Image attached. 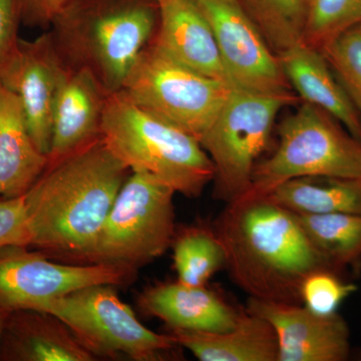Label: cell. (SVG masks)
<instances>
[{
    "label": "cell",
    "instance_id": "obj_1",
    "mask_svg": "<svg viewBox=\"0 0 361 361\" xmlns=\"http://www.w3.org/2000/svg\"><path fill=\"white\" fill-rule=\"evenodd\" d=\"M213 229L224 247L225 269L249 298L302 304L301 287L310 274H341L311 242L297 214L267 196L226 204Z\"/></svg>",
    "mask_w": 361,
    "mask_h": 361
},
{
    "label": "cell",
    "instance_id": "obj_2",
    "mask_svg": "<svg viewBox=\"0 0 361 361\" xmlns=\"http://www.w3.org/2000/svg\"><path fill=\"white\" fill-rule=\"evenodd\" d=\"M130 173L103 137L47 165L25 195L30 247L84 263Z\"/></svg>",
    "mask_w": 361,
    "mask_h": 361
},
{
    "label": "cell",
    "instance_id": "obj_3",
    "mask_svg": "<svg viewBox=\"0 0 361 361\" xmlns=\"http://www.w3.org/2000/svg\"><path fill=\"white\" fill-rule=\"evenodd\" d=\"M159 21L158 0H68L47 30L68 70L90 71L114 94L153 42Z\"/></svg>",
    "mask_w": 361,
    "mask_h": 361
},
{
    "label": "cell",
    "instance_id": "obj_4",
    "mask_svg": "<svg viewBox=\"0 0 361 361\" xmlns=\"http://www.w3.org/2000/svg\"><path fill=\"white\" fill-rule=\"evenodd\" d=\"M102 137L132 172L152 175L187 198H199L213 182L215 168L196 137L142 110L121 90L108 97Z\"/></svg>",
    "mask_w": 361,
    "mask_h": 361
},
{
    "label": "cell",
    "instance_id": "obj_5",
    "mask_svg": "<svg viewBox=\"0 0 361 361\" xmlns=\"http://www.w3.org/2000/svg\"><path fill=\"white\" fill-rule=\"evenodd\" d=\"M278 134L276 151L256 165L246 195L266 196L297 178L361 177V142L318 106L304 103L285 118Z\"/></svg>",
    "mask_w": 361,
    "mask_h": 361
},
{
    "label": "cell",
    "instance_id": "obj_6",
    "mask_svg": "<svg viewBox=\"0 0 361 361\" xmlns=\"http://www.w3.org/2000/svg\"><path fill=\"white\" fill-rule=\"evenodd\" d=\"M175 190L142 172L130 173L84 264L137 271L161 257L176 231Z\"/></svg>",
    "mask_w": 361,
    "mask_h": 361
},
{
    "label": "cell",
    "instance_id": "obj_7",
    "mask_svg": "<svg viewBox=\"0 0 361 361\" xmlns=\"http://www.w3.org/2000/svg\"><path fill=\"white\" fill-rule=\"evenodd\" d=\"M298 97L291 92L256 94L233 90L200 140L214 168V198L232 203L250 190L256 161L265 151L278 113Z\"/></svg>",
    "mask_w": 361,
    "mask_h": 361
},
{
    "label": "cell",
    "instance_id": "obj_8",
    "mask_svg": "<svg viewBox=\"0 0 361 361\" xmlns=\"http://www.w3.org/2000/svg\"><path fill=\"white\" fill-rule=\"evenodd\" d=\"M234 90L180 65L151 44L135 61L121 92L142 110L200 142Z\"/></svg>",
    "mask_w": 361,
    "mask_h": 361
},
{
    "label": "cell",
    "instance_id": "obj_9",
    "mask_svg": "<svg viewBox=\"0 0 361 361\" xmlns=\"http://www.w3.org/2000/svg\"><path fill=\"white\" fill-rule=\"evenodd\" d=\"M113 287H85L51 299L37 310L56 316L96 358L127 356L135 361L161 360L179 348L169 334L147 329Z\"/></svg>",
    "mask_w": 361,
    "mask_h": 361
},
{
    "label": "cell",
    "instance_id": "obj_10",
    "mask_svg": "<svg viewBox=\"0 0 361 361\" xmlns=\"http://www.w3.org/2000/svg\"><path fill=\"white\" fill-rule=\"evenodd\" d=\"M25 246L0 250V308L37 310L42 304L94 285L122 286L135 272L106 264H61Z\"/></svg>",
    "mask_w": 361,
    "mask_h": 361
},
{
    "label": "cell",
    "instance_id": "obj_11",
    "mask_svg": "<svg viewBox=\"0 0 361 361\" xmlns=\"http://www.w3.org/2000/svg\"><path fill=\"white\" fill-rule=\"evenodd\" d=\"M212 27L234 89L256 94L290 92L279 59L240 0H196Z\"/></svg>",
    "mask_w": 361,
    "mask_h": 361
},
{
    "label": "cell",
    "instance_id": "obj_12",
    "mask_svg": "<svg viewBox=\"0 0 361 361\" xmlns=\"http://www.w3.org/2000/svg\"><path fill=\"white\" fill-rule=\"evenodd\" d=\"M247 311L264 318L277 336V361H345L350 330L338 312L323 315L303 304L249 298Z\"/></svg>",
    "mask_w": 361,
    "mask_h": 361
},
{
    "label": "cell",
    "instance_id": "obj_13",
    "mask_svg": "<svg viewBox=\"0 0 361 361\" xmlns=\"http://www.w3.org/2000/svg\"><path fill=\"white\" fill-rule=\"evenodd\" d=\"M68 71L47 30L33 40L20 39L18 59L0 80L20 99L30 135L47 156L51 149L54 104Z\"/></svg>",
    "mask_w": 361,
    "mask_h": 361
},
{
    "label": "cell",
    "instance_id": "obj_14",
    "mask_svg": "<svg viewBox=\"0 0 361 361\" xmlns=\"http://www.w3.org/2000/svg\"><path fill=\"white\" fill-rule=\"evenodd\" d=\"M110 94L90 71H68L54 104L47 165L101 139L104 109Z\"/></svg>",
    "mask_w": 361,
    "mask_h": 361
},
{
    "label": "cell",
    "instance_id": "obj_15",
    "mask_svg": "<svg viewBox=\"0 0 361 361\" xmlns=\"http://www.w3.org/2000/svg\"><path fill=\"white\" fill-rule=\"evenodd\" d=\"M152 44L180 65L231 85L212 27L196 0L161 2L158 30Z\"/></svg>",
    "mask_w": 361,
    "mask_h": 361
},
{
    "label": "cell",
    "instance_id": "obj_16",
    "mask_svg": "<svg viewBox=\"0 0 361 361\" xmlns=\"http://www.w3.org/2000/svg\"><path fill=\"white\" fill-rule=\"evenodd\" d=\"M137 305L144 314L158 318L169 329L190 331H227L243 312L206 285L193 286L178 280L145 289Z\"/></svg>",
    "mask_w": 361,
    "mask_h": 361
},
{
    "label": "cell",
    "instance_id": "obj_17",
    "mask_svg": "<svg viewBox=\"0 0 361 361\" xmlns=\"http://www.w3.org/2000/svg\"><path fill=\"white\" fill-rule=\"evenodd\" d=\"M96 356L56 316L39 310L9 312L0 336L1 361H92Z\"/></svg>",
    "mask_w": 361,
    "mask_h": 361
},
{
    "label": "cell",
    "instance_id": "obj_18",
    "mask_svg": "<svg viewBox=\"0 0 361 361\" xmlns=\"http://www.w3.org/2000/svg\"><path fill=\"white\" fill-rule=\"evenodd\" d=\"M289 84L305 103L334 116L361 142V113L322 51L299 42L278 56Z\"/></svg>",
    "mask_w": 361,
    "mask_h": 361
},
{
    "label": "cell",
    "instance_id": "obj_19",
    "mask_svg": "<svg viewBox=\"0 0 361 361\" xmlns=\"http://www.w3.org/2000/svg\"><path fill=\"white\" fill-rule=\"evenodd\" d=\"M47 166L30 135L23 106L0 84V198L25 196Z\"/></svg>",
    "mask_w": 361,
    "mask_h": 361
},
{
    "label": "cell",
    "instance_id": "obj_20",
    "mask_svg": "<svg viewBox=\"0 0 361 361\" xmlns=\"http://www.w3.org/2000/svg\"><path fill=\"white\" fill-rule=\"evenodd\" d=\"M179 348L200 361H277L276 334L264 318L245 310L233 329L222 332L169 329Z\"/></svg>",
    "mask_w": 361,
    "mask_h": 361
},
{
    "label": "cell",
    "instance_id": "obj_21",
    "mask_svg": "<svg viewBox=\"0 0 361 361\" xmlns=\"http://www.w3.org/2000/svg\"><path fill=\"white\" fill-rule=\"evenodd\" d=\"M266 196L298 215H361V177L297 178L279 185Z\"/></svg>",
    "mask_w": 361,
    "mask_h": 361
},
{
    "label": "cell",
    "instance_id": "obj_22",
    "mask_svg": "<svg viewBox=\"0 0 361 361\" xmlns=\"http://www.w3.org/2000/svg\"><path fill=\"white\" fill-rule=\"evenodd\" d=\"M304 231L338 272L361 267V215H298Z\"/></svg>",
    "mask_w": 361,
    "mask_h": 361
},
{
    "label": "cell",
    "instance_id": "obj_23",
    "mask_svg": "<svg viewBox=\"0 0 361 361\" xmlns=\"http://www.w3.org/2000/svg\"><path fill=\"white\" fill-rule=\"evenodd\" d=\"M173 261L178 281L205 286L225 268L224 247L213 227L190 226L176 231L172 242Z\"/></svg>",
    "mask_w": 361,
    "mask_h": 361
},
{
    "label": "cell",
    "instance_id": "obj_24",
    "mask_svg": "<svg viewBox=\"0 0 361 361\" xmlns=\"http://www.w3.org/2000/svg\"><path fill=\"white\" fill-rule=\"evenodd\" d=\"M240 2L277 56L302 40L308 0H240Z\"/></svg>",
    "mask_w": 361,
    "mask_h": 361
},
{
    "label": "cell",
    "instance_id": "obj_25",
    "mask_svg": "<svg viewBox=\"0 0 361 361\" xmlns=\"http://www.w3.org/2000/svg\"><path fill=\"white\" fill-rule=\"evenodd\" d=\"M361 25V0H308L303 44L322 51L342 33Z\"/></svg>",
    "mask_w": 361,
    "mask_h": 361
},
{
    "label": "cell",
    "instance_id": "obj_26",
    "mask_svg": "<svg viewBox=\"0 0 361 361\" xmlns=\"http://www.w3.org/2000/svg\"><path fill=\"white\" fill-rule=\"evenodd\" d=\"M322 52L361 113V25L342 33Z\"/></svg>",
    "mask_w": 361,
    "mask_h": 361
},
{
    "label": "cell",
    "instance_id": "obj_27",
    "mask_svg": "<svg viewBox=\"0 0 361 361\" xmlns=\"http://www.w3.org/2000/svg\"><path fill=\"white\" fill-rule=\"evenodd\" d=\"M357 290V285L346 281L339 273L319 270L310 274L303 282L301 300L304 306L316 313L334 314Z\"/></svg>",
    "mask_w": 361,
    "mask_h": 361
},
{
    "label": "cell",
    "instance_id": "obj_28",
    "mask_svg": "<svg viewBox=\"0 0 361 361\" xmlns=\"http://www.w3.org/2000/svg\"><path fill=\"white\" fill-rule=\"evenodd\" d=\"M30 244L25 196L0 198V250L8 246L30 247Z\"/></svg>",
    "mask_w": 361,
    "mask_h": 361
},
{
    "label": "cell",
    "instance_id": "obj_29",
    "mask_svg": "<svg viewBox=\"0 0 361 361\" xmlns=\"http://www.w3.org/2000/svg\"><path fill=\"white\" fill-rule=\"evenodd\" d=\"M20 25L23 18L20 0H0V80L20 54Z\"/></svg>",
    "mask_w": 361,
    "mask_h": 361
},
{
    "label": "cell",
    "instance_id": "obj_30",
    "mask_svg": "<svg viewBox=\"0 0 361 361\" xmlns=\"http://www.w3.org/2000/svg\"><path fill=\"white\" fill-rule=\"evenodd\" d=\"M68 0H20L23 25L49 30L56 14Z\"/></svg>",
    "mask_w": 361,
    "mask_h": 361
},
{
    "label": "cell",
    "instance_id": "obj_31",
    "mask_svg": "<svg viewBox=\"0 0 361 361\" xmlns=\"http://www.w3.org/2000/svg\"><path fill=\"white\" fill-rule=\"evenodd\" d=\"M9 312L11 311H7L2 310V308H0V336H1L2 330H4V323H6V320L7 318V316H8Z\"/></svg>",
    "mask_w": 361,
    "mask_h": 361
},
{
    "label": "cell",
    "instance_id": "obj_32",
    "mask_svg": "<svg viewBox=\"0 0 361 361\" xmlns=\"http://www.w3.org/2000/svg\"><path fill=\"white\" fill-rule=\"evenodd\" d=\"M358 360H361V349L360 350V353H358Z\"/></svg>",
    "mask_w": 361,
    "mask_h": 361
},
{
    "label": "cell",
    "instance_id": "obj_33",
    "mask_svg": "<svg viewBox=\"0 0 361 361\" xmlns=\"http://www.w3.org/2000/svg\"><path fill=\"white\" fill-rule=\"evenodd\" d=\"M166 1V0H158L159 4H161V2Z\"/></svg>",
    "mask_w": 361,
    "mask_h": 361
}]
</instances>
